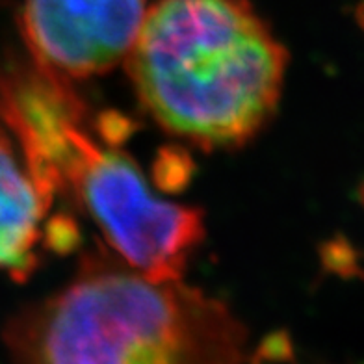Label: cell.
<instances>
[{
  "label": "cell",
  "instance_id": "obj_8",
  "mask_svg": "<svg viewBox=\"0 0 364 364\" xmlns=\"http://www.w3.org/2000/svg\"><path fill=\"white\" fill-rule=\"evenodd\" d=\"M355 17H357V23L360 24V28L364 30V0L357 6V10H355Z\"/></svg>",
  "mask_w": 364,
  "mask_h": 364
},
{
  "label": "cell",
  "instance_id": "obj_3",
  "mask_svg": "<svg viewBox=\"0 0 364 364\" xmlns=\"http://www.w3.org/2000/svg\"><path fill=\"white\" fill-rule=\"evenodd\" d=\"M14 364H242L247 331L227 305L123 264H90L8 323Z\"/></svg>",
  "mask_w": 364,
  "mask_h": 364
},
{
  "label": "cell",
  "instance_id": "obj_6",
  "mask_svg": "<svg viewBox=\"0 0 364 364\" xmlns=\"http://www.w3.org/2000/svg\"><path fill=\"white\" fill-rule=\"evenodd\" d=\"M327 257H329V266L336 269L342 275L353 277V275H360L364 277V269L359 266V259L357 253L351 250L350 244H346L344 240H336L335 244L329 245L327 250Z\"/></svg>",
  "mask_w": 364,
  "mask_h": 364
},
{
  "label": "cell",
  "instance_id": "obj_1",
  "mask_svg": "<svg viewBox=\"0 0 364 364\" xmlns=\"http://www.w3.org/2000/svg\"><path fill=\"white\" fill-rule=\"evenodd\" d=\"M71 80L26 53H0V132L41 190L68 197L129 268L154 281L182 279L205 238L201 210L162 199L130 154L95 136Z\"/></svg>",
  "mask_w": 364,
  "mask_h": 364
},
{
  "label": "cell",
  "instance_id": "obj_9",
  "mask_svg": "<svg viewBox=\"0 0 364 364\" xmlns=\"http://www.w3.org/2000/svg\"><path fill=\"white\" fill-rule=\"evenodd\" d=\"M359 201L364 205V181H363V184L359 186Z\"/></svg>",
  "mask_w": 364,
  "mask_h": 364
},
{
  "label": "cell",
  "instance_id": "obj_2",
  "mask_svg": "<svg viewBox=\"0 0 364 364\" xmlns=\"http://www.w3.org/2000/svg\"><path fill=\"white\" fill-rule=\"evenodd\" d=\"M125 63L162 129L201 149H230L273 117L288 53L250 0H159Z\"/></svg>",
  "mask_w": 364,
  "mask_h": 364
},
{
  "label": "cell",
  "instance_id": "obj_5",
  "mask_svg": "<svg viewBox=\"0 0 364 364\" xmlns=\"http://www.w3.org/2000/svg\"><path fill=\"white\" fill-rule=\"evenodd\" d=\"M50 205L19 151L0 132V272L23 281L38 268Z\"/></svg>",
  "mask_w": 364,
  "mask_h": 364
},
{
  "label": "cell",
  "instance_id": "obj_7",
  "mask_svg": "<svg viewBox=\"0 0 364 364\" xmlns=\"http://www.w3.org/2000/svg\"><path fill=\"white\" fill-rule=\"evenodd\" d=\"M294 359L292 344L284 333H277V335L268 336L266 341L260 344L259 351L255 355L253 364L259 360H277V363H290Z\"/></svg>",
  "mask_w": 364,
  "mask_h": 364
},
{
  "label": "cell",
  "instance_id": "obj_4",
  "mask_svg": "<svg viewBox=\"0 0 364 364\" xmlns=\"http://www.w3.org/2000/svg\"><path fill=\"white\" fill-rule=\"evenodd\" d=\"M147 10V0H24L17 28L36 62L80 80L127 62Z\"/></svg>",
  "mask_w": 364,
  "mask_h": 364
}]
</instances>
